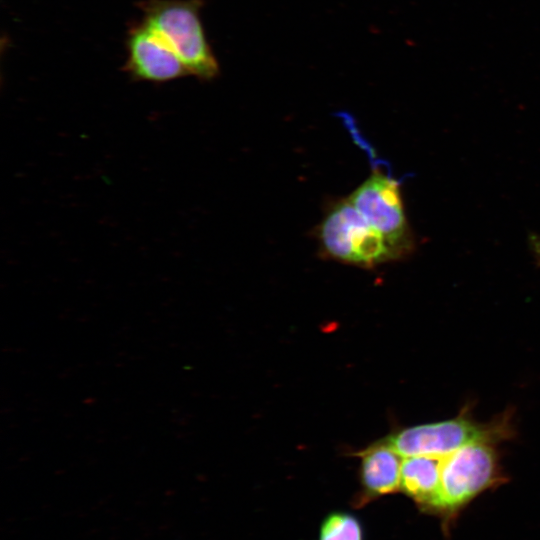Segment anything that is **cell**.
I'll use <instances>...</instances> for the list:
<instances>
[{
	"mask_svg": "<svg viewBox=\"0 0 540 540\" xmlns=\"http://www.w3.org/2000/svg\"><path fill=\"white\" fill-rule=\"evenodd\" d=\"M319 255L361 268L401 259L385 237L372 228L348 197L331 201L314 229Z\"/></svg>",
	"mask_w": 540,
	"mask_h": 540,
	"instance_id": "6da1fadb",
	"label": "cell"
},
{
	"mask_svg": "<svg viewBox=\"0 0 540 540\" xmlns=\"http://www.w3.org/2000/svg\"><path fill=\"white\" fill-rule=\"evenodd\" d=\"M202 0H144L139 4L143 22L180 58L189 75L213 80L219 63L206 38L200 17Z\"/></svg>",
	"mask_w": 540,
	"mask_h": 540,
	"instance_id": "7a4b0ae2",
	"label": "cell"
},
{
	"mask_svg": "<svg viewBox=\"0 0 540 540\" xmlns=\"http://www.w3.org/2000/svg\"><path fill=\"white\" fill-rule=\"evenodd\" d=\"M347 197L366 222L387 239L401 258L412 251L414 240L397 180L374 169Z\"/></svg>",
	"mask_w": 540,
	"mask_h": 540,
	"instance_id": "3957f363",
	"label": "cell"
},
{
	"mask_svg": "<svg viewBox=\"0 0 540 540\" xmlns=\"http://www.w3.org/2000/svg\"><path fill=\"white\" fill-rule=\"evenodd\" d=\"M490 442H473L442 457L437 509L453 511L495 482L497 457Z\"/></svg>",
	"mask_w": 540,
	"mask_h": 540,
	"instance_id": "277c9868",
	"label": "cell"
},
{
	"mask_svg": "<svg viewBox=\"0 0 540 540\" xmlns=\"http://www.w3.org/2000/svg\"><path fill=\"white\" fill-rule=\"evenodd\" d=\"M496 429L459 416L449 420L405 428L386 441L402 457H444L455 450L477 441H491Z\"/></svg>",
	"mask_w": 540,
	"mask_h": 540,
	"instance_id": "5b68a950",
	"label": "cell"
},
{
	"mask_svg": "<svg viewBox=\"0 0 540 540\" xmlns=\"http://www.w3.org/2000/svg\"><path fill=\"white\" fill-rule=\"evenodd\" d=\"M124 70L136 81L164 83L189 75L167 43L143 21L130 27Z\"/></svg>",
	"mask_w": 540,
	"mask_h": 540,
	"instance_id": "8992f818",
	"label": "cell"
},
{
	"mask_svg": "<svg viewBox=\"0 0 540 540\" xmlns=\"http://www.w3.org/2000/svg\"><path fill=\"white\" fill-rule=\"evenodd\" d=\"M360 456V480L365 502L400 488L403 457L386 440L365 449Z\"/></svg>",
	"mask_w": 540,
	"mask_h": 540,
	"instance_id": "52a82bcc",
	"label": "cell"
},
{
	"mask_svg": "<svg viewBox=\"0 0 540 540\" xmlns=\"http://www.w3.org/2000/svg\"><path fill=\"white\" fill-rule=\"evenodd\" d=\"M441 461V457L434 456L403 457L400 489L418 504L437 509Z\"/></svg>",
	"mask_w": 540,
	"mask_h": 540,
	"instance_id": "ba28073f",
	"label": "cell"
},
{
	"mask_svg": "<svg viewBox=\"0 0 540 540\" xmlns=\"http://www.w3.org/2000/svg\"><path fill=\"white\" fill-rule=\"evenodd\" d=\"M319 540H363V529L354 515L333 512L322 522Z\"/></svg>",
	"mask_w": 540,
	"mask_h": 540,
	"instance_id": "9c48e42d",
	"label": "cell"
},
{
	"mask_svg": "<svg viewBox=\"0 0 540 540\" xmlns=\"http://www.w3.org/2000/svg\"><path fill=\"white\" fill-rule=\"evenodd\" d=\"M530 246L534 256L540 264V237L536 235L530 236Z\"/></svg>",
	"mask_w": 540,
	"mask_h": 540,
	"instance_id": "30bf717a",
	"label": "cell"
}]
</instances>
